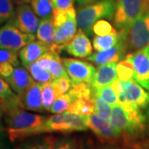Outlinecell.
I'll use <instances>...</instances> for the list:
<instances>
[{"mask_svg": "<svg viewBox=\"0 0 149 149\" xmlns=\"http://www.w3.org/2000/svg\"><path fill=\"white\" fill-rule=\"evenodd\" d=\"M87 129L86 117L75 115L68 111H65L48 117L42 124L36 128L12 134L8 136V138L11 142H15L43 133H60L68 134L74 132H82Z\"/></svg>", "mask_w": 149, "mask_h": 149, "instance_id": "6da1fadb", "label": "cell"}, {"mask_svg": "<svg viewBox=\"0 0 149 149\" xmlns=\"http://www.w3.org/2000/svg\"><path fill=\"white\" fill-rule=\"evenodd\" d=\"M115 11L114 0H97L83 6L76 13L77 27L86 35L92 34V27L96 22L102 18L111 19Z\"/></svg>", "mask_w": 149, "mask_h": 149, "instance_id": "7a4b0ae2", "label": "cell"}, {"mask_svg": "<svg viewBox=\"0 0 149 149\" xmlns=\"http://www.w3.org/2000/svg\"><path fill=\"white\" fill-rule=\"evenodd\" d=\"M115 11L113 17V24L118 31L128 30L149 6L143 0H114Z\"/></svg>", "mask_w": 149, "mask_h": 149, "instance_id": "3957f363", "label": "cell"}, {"mask_svg": "<svg viewBox=\"0 0 149 149\" xmlns=\"http://www.w3.org/2000/svg\"><path fill=\"white\" fill-rule=\"evenodd\" d=\"M146 121L147 118L143 112L138 114H131L119 104L112 108L110 122L115 128L121 131L122 134L123 133L130 137L138 135L143 131Z\"/></svg>", "mask_w": 149, "mask_h": 149, "instance_id": "277c9868", "label": "cell"}, {"mask_svg": "<svg viewBox=\"0 0 149 149\" xmlns=\"http://www.w3.org/2000/svg\"><path fill=\"white\" fill-rule=\"evenodd\" d=\"M47 116L37 114L24 110L21 107L12 109L4 115L8 135L36 128L47 119Z\"/></svg>", "mask_w": 149, "mask_h": 149, "instance_id": "5b68a950", "label": "cell"}, {"mask_svg": "<svg viewBox=\"0 0 149 149\" xmlns=\"http://www.w3.org/2000/svg\"><path fill=\"white\" fill-rule=\"evenodd\" d=\"M128 48L139 51L149 45V8L132 23L128 31Z\"/></svg>", "mask_w": 149, "mask_h": 149, "instance_id": "8992f818", "label": "cell"}, {"mask_svg": "<svg viewBox=\"0 0 149 149\" xmlns=\"http://www.w3.org/2000/svg\"><path fill=\"white\" fill-rule=\"evenodd\" d=\"M34 34L22 32L11 22L0 27V48L19 52L27 44L35 40Z\"/></svg>", "mask_w": 149, "mask_h": 149, "instance_id": "52a82bcc", "label": "cell"}, {"mask_svg": "<svg viewBox=\"0 0 149 149\" xmlns=\"http://www.w3.org/2000/svg\"><path fill=\"white\" fill-rule=\"evenodd\" d=\"M128 31V30L118 31L119 40L115 46L105 51L92 53L87 57V60L97 65H103L109 63H117L118 61L124 58L128 50L127 43Z\"/></svg>", "mask_w": 149, "mask_h": 149, "instance_id": "ba28073f", "label": "cell"}, {"mask_svg": "<svg viewBox=\"0 0 149 149\" xmlns=\"http://www.w3.org/2000/svg\"><path fill=\"white\" fill-rule=\"evenodd\" d=\"M61 61L72 85L80 83L91 85L96 71V68L91 63L73 58H62Z\"/></svg>", "mask_w": 149, "mask_h": 149, "instance_id": "9c48e42d", "label": "cell"}, {"mask_svg": "<svg viewBox=\"0 0 149 149\" xmlns=\"http://www.w3.org/2000/svg\"><path fill=\"white\" fill-rule=\"evenodd\" d=\"M125 57L129 58L133 62L134 80L149 91V45L139 51L127 54Z\"/></svg>", "mask_w": 149, "mask_h": 149, "instance_id": "30bf717a", "label": "cell"}, {"mask_svg": "<svg viewBox=\"0 0 149 149\" xmlns=\"http://www.w3.org/2000/svg\"><path fill=\"white\" fill-rule=\"evenodd\" d=\"M9 22L14 24L22 32L28 34H35L41 21L32 7L27 3L17 5L15 14Z\"/></svg>", "mask_w": 149, "mask_h": 149, "instance_id": "8fae6325", "label": "cell"}, {"mask_svg": "<svg viewBox=\"0 0 149 149\" xmlns=\"http://www.w3.org/2000/svg\"><path fill=\"white\" fill-rule=\"evenodd\" d=\"M86 124L95 136L105 142H114L122 135L121 131L115 128L110 121L103 119L95 113L86 117Z\"/></svg>", "mask_w": 149, "mask_h": 149, "instance_id": "7c38bea8", "label": "cell"}, {"mask_svg": "<svg viewBox=\"0 0 149 149\" xmlns=\"http://www.w3.org/2000/svg\"><path fill=\"white\" fill-rule=\"evenodd\" d=\"M123 90L126 99L133 105L140 109H144L149 105V92L136 80L133 79L128 81H121Z\"/></svg>", "mask_w": 149, "mask_h": 149, "instance_id": "4fadbf2b", "label": "cell"}, {"mask_svg": "<svg viewBox=\"0 0 149 149\" xmlns=\"http://www.w3.org/2000/svg\"><path fill=\"white\" fill-rule=\"evenodd\" d=\"M42 85L34 81L22 94L19 95L21 108L30 111L45 112L42 100Z\"/></svg>", "mask_w": 149, "mask_h": 149, "instance_id": "5bb4252c", "label": "cell"}, {"mask_svg": "<svg viewBox=\"0 0 149 149\" xmlns=\"http://www.w3.org/2000/svg\"><path fill=\"white\" fill-rule=\"evenodd\" d=\"M62 50L78 58H87L92 54V45L90 39L81 29H79L73 39L65 45Z\"/></svg>", "mask_w": 149, "mask_h": 149, "instance_id": "9a60e30c", "label": "cell"}, {"mask_svg": "<svg viewBox=\"0 0 149 149\" xmlns=\"http://www.w3.org/2000/svg\"><path fill=\"white\" fill-rule=\"evenodd\" d=\"M37 62L44 69L47 70L53 76L54 79L69 77L59 53L56 52L51 50L48 51L37 60Z\"/></svg>", "mask_w": 149, "mask_h": 149, "instance_id": "2e32d148", "label": "cell"}, {"mask_svg": "<svg viewBox=\"0 0 149 149\" xmlns=\"http://www.w3.org/2000/svg\"><path fill=\"white\" fill-rule=\"evenodd\" d=\"M51 50V46H48L40 41H32L27 44L18 52L22 65L27 68L33 62L37 61L42 55Z\"/></svg>", "mask_w": 149, "mask_h": 149, "instance_id": "e0dca14e", "label": "cell"}, {"mask_svg": "<svg viewBox=\"0 0 149 149\" xmlns=\"http://www.w3.org/2000/svg\"><path fill=\"white\" fill-rule=\"evenodd\" d=\"M76 13L74 8L70 13L67 20L62 25L56 28L55 45H56L62 51V48L65 45L69 43L76 34Z\"/></svg>", "mask_w": 149, "mask_h": 149, "instance_id": "ac0fdd59", "label": "cell"}, {"mask_svg": "<svg viewBox=\"0 0 149 149\" xmlns=\"http://www.w3.org/2000/svg\"><path fill=\"white\" fill-rule=\"evenodd\" d=\"M116 65V63H109L99 65L91 83L93 91H97L104 86L112 85L114 80H117Z\"/></svg>", "mask_w": 149, "mask_h": 149, "instance_id": "d6986e66", "label": "cell"}, {"mask_svg": "<svg viewBox=\"0 0 149 149\" xmlns=\"http://www.w3.org/2000/svg\"><path fill=\"white\" fill-rule=\"evenodd\" d=\"M10 85L12 90L17 95H21L34 82L31 74L24 66H17L13 73L6 80Z\"/></svg>", "mask_w": 149, "mask_h": 149, "instance_id": "ffe728a7", "label": "cell"}, {"mask_svg": "<svg viewBox=\"0 0 149 149\" xmlns=\"http://www.w3.org/2000/svg\"><path fill=\"white\" fill-rule=\"evenodd\" d=\"M56 27L54 26L52 17H47L41 19L39 27L36 32L37 40L48 46H52L55 44Z\"/></svg>", "mask_w": 149, "mask_h": 149, "instance_id": "44dd1931", "label": "cell"}, {"mask_svg": "<svg viewBox=\"0 0 149 149\" xmlns=\"http://www.w3.org/2000/svg\"><path fill=\"white\" fill-rule=\"evenodd\" d=\"M0 100L6 103L8 106V111L12 109L21 107L20 99L18 95H15L10 85L0 75Z\"/></svg>", "mask_w": 149, "mask_h": 149, "instance_id": "7402d4cb", "label": "cell"}, {"mask_svg": "<svg viewBox=\"0 0 149 149\" xmlns=\"http://www.w3.org/2000/svg\"><path fill=\"white\" fill-rule=\"evenodd\" d=\"M66 111L75 115L87 117L95 113V106L92 100L78 99L70 105Z\"/></svg>", "mask_w": 149, "mask_h": 149, "instance_id": "603a6c76", "label": "cell"}, {"mask_svg": "<svg viewBox=\"0 0 149 149\" xmlns=\"http://www.w3.org/2000/svg\"><path fill=\"white\" fill-rule=\"evenodd\" d=\"M119 40V33L114 30L109 34L104 36H96L93 39V46L96 52L105 51L115 46Z\"/></svg>", "mask_w": 149, "mask_h": 149, "instance_id": "cb8c5ba5", "label": "cell"}, {"mask_svg": "<svg viewBox=\"0 0 149 149\" xmlns=\"http://www.w3.org/2000/svg\"><path fill=\"white\" fill-rule=\"evenodd\" d=\"M61 95L54 84L53 80L42 85V100L43 109L45 111L50 110L54 101Z\"/></svg>", "mask_w": 149, "mask_h": 149, "instance_id": "d4e9b609", "label": "cell"}, {"mask_svg": "<svg viewBox=\"0 0 149 149\" xmlns=\"http://www.w3.org/2000/svg\"><path fill=\"white\" fill-rule=\"evenodd\" d=\"M30 3L39 18L44 19L52 16L54 10L52 0H31Z\"/></svg>", "mask_w": 149, "mask_h": 149, "instance_id": "484cf974", "label": "cell"}, {"mask_svg": "<svg viewBox=\"0 0 149 149\" xmlns=\"http://www.w3.org/2000/svg\"><path fill=\"white\" fill-rule=\"evenodd\" d=\"M56 141V139L54 136L48 135L27 142L17 149H54Z\"/></svg>", "mask_w": 149, "mask_h": 149, "instance_id": "4316f807", "label": "cell"}, {"mask_svg": "<svg viewBox=\"0 0 149 149\" xmlns=\"http://www.w3.org/2000/svg\"><path fill=\"white\" fill-rule=\"evenodd\" d=\"M91 100L95 106V113L104 120L110 121L112 113L111 105L109 104L100 96L96 95L95 92Z\"/></svg>", "mask_w": 149, "mask_h": 149, "instance_id": "83f0119b", "label": "cell"}, {"mask_svg": "<svg viewBox=\"0 0 149 149\" xmlns=\"http://www.w3.org/2000/svg\"><path fill=\"white\" fill-rule=\"evenodd\" d=\"M27 70L31 74L33 80L42 85L51 82L54 80L53 76L50 74L47 70H45L42 66H41L38 64L37 61L30 65Z\"/></svg>", "mask_w": 149, "mask_h": 149, "instance_id": "f1b7e54d", "label": "cell"}, {"mask_svg": "<svg viewBox=\"0 0 149 149\" xmlns=\"http://www.w3.org/2000/svg\"><path fill=\"white\" fill-rule=\"evenodd\" d=\"M118 79L120 81H128L134 79V67L132 61L128 57H124L116 65Z\"/></svg>", "mask_w": 149, "mask_h": 149, "instance_id": "f546056e", "label": "cell"}, {"mask_svg": "<svg viewBox=\"0 0 149 149\" xmlns=\"http://www.w3.org/2000/svg\"><path fill=\"white\" fill-rule=\"evenodd\" d=\"M75 100L74 97L70 92L60 95L54 101L49 112L52 113H60L66 111L70 105Z\"/></svg>", "mask_w": 149, "mask_h": 149, "instance_id": "4dcf8cb0", "label": "cell"}, {"mask_svg": "<svg viewBox=\"0 0 149 149\" xmlns=\"http://www.w3.org/2000/svg\"><path fill=\"white\" fill-rule=\"evenodd\" d=\"M93 91L96 95H98L99 96H100L102 99H104L112 107L118 104V97L117 92L111 85L104 86L97 91Z\"/></svg>", "mask_w": 149, "mask_h": 149, "instance_id": "1f68e13d", "label": "cell"}, {"mask_svg": "<svg viewBox=\"0 0 149 149\" xmlns=\"http://www.w3.org/2000/svg\"><path fill=\"white\" fill-rule=\"evenodd\" d=\"M14 3L12 0H0V24L10 21L15 14Z\"/></svg>", "mask_w": 149, "mask_h": 149, "instance_id": "d6a6232c", "label": "cell"}, {"mask_svg": "<svg viewBox=\"0 0 149 149\" xmlns=\"http://www.w3.org/2000/svg\"><path fill=\"white\" fill-rule=\"evenodd\" d=\"M18 52L7 49V48H0V63L2 62H9L13 66L20 65Z\"/></svg>", "mask_w": 149, "mask_h": 149, "instance_id": "836d02e7", "label": "cell"}, {"mask_svg": "<svg viewBox=\"0 0 149 149\" xmlns=\"http://www.w3.org/2000/svg\"><path fill=\"white\" fill-rule=\"evenodd\" d=\"M115 29L113 27L111 24L106 20L100 19L99 21H97L93 25L92 27V32L95 33L96 36H104L109 34L112 32H113Z\"/></svg>", "mask_w": 149, "mask_h": 149, "instance_id": "e575fe53", "label": "cell"}, {"mask_svg": "<svg viewBox=\"0 0 149 149\" xmlns=\"http://www.w3.org/2000/svg\"><path fill=\"white\" fill-rule=\"evenodd\" d=\"M53 82L61 95L69 92L72 87V82L70 77H61L54 79Z\"/></svg>", "mask_w": 149, "mask_h": 149, "instance_id": "d590c367", "label": "cell"}, {"mask_svg": "<svg viewBox=\"0 0 149 149\" xmlns=\"http://www.w3.org/2000/svg\"><path fill=\"white\" fill-rule=\"evenodd\" d=\"M54 149H77V143L72 138L56 139Z\"/></svg>", "mask_w": 149, "mask_h": 149, "instance_id": "8d00e7d4", "label": "cell"}, {"mask_svg": "<svg viewBox=\"0 0 149 149\" xmlns=\"http://www.w3.org/2000/svg\"><path fill=\"white\" fill-rule=\"evenodd\" d=\"M15 66L9 62H2L0 63V75L7 80L13 73Z\"/></svg>", "mask_w": 149, "mask_h": 149, "instance_id": "74e56055", "label": "cell"}, {"mask_svg": "<svg viewBox=\"0 0 149 149\" xmlns=\"http://www.w3.org/2000/svg\"><path fill=\"white\" fill-rule=\"evenodd\" d=\"M74 0H52L54 8L66 10L73 8Z\"/></svg>", "mask_w": 149, "mask_h": 149, "instance_id": "f35d334b", "label": "cell"}, {"mask_svg": "<svg viewBox=\"0 0 149 149\" xmlns=\"http://www.w3.org/2000/svg\"><path fill=\"white\" fill-rule=\"evenodd\" d=\"M8 106L6 103L3 100H0V119L5 115V113L8 112Z\"/></svg>", "mask_w": 149, "mask_h": 149, "instance_id": "ab89813d", "label": "cell"}, {"mask_svg": "<svg viewBox=\"0 0 149 149\" xmlns=\"http://www.w3.org/2000/svg\"><path fill=\"white\" fill-rule=\"evenodd\" d=\"M97 0H75V2L77 3V4L79 6H85L90 4V3H92L94 2H95Z\"/></svg>", "mask_w": 149, "mask_h": 149, "instance_id": "60d3db41", "label": "cell"}, {"mask_svg": "<svg viewBox=\"0 0 149 149\" xmlns=\"http://www.w3.org/2000/svg\"><path fill=\"white\" fill-rule=\"evenodd\" d=\"M17 5H22V4H27L29 3L31 0H12Z\"/></svg>", "mask_w": 149, "mask_h": 149, "instance_id": "b9f144b4", "label": "cell"}, {"mask_svg": "<svg viewBox=\"0 0 149 149\" xmlns=\"http://www.w3.org/2000/svg\"><path fill=\"white\" fill-rule=\"evenodd\" d=\"M104 149H140L138 148H121V147H116V146H107Z\"/></svg>", "mask_w": 149, "mask_h": 149, "instance_id": "7bdbcfd3", "label": "cell"}, {"mask_svg": "<svg viewBox=\"0 0 149 149\" xmlns=\"http://www.w3.org/2000/svg\"><path fill=\"white\" fill-rule=\"evenodd\" d=\"M5 130H6V128H4L3 124L0 122V135H1L3 133H4V132H5Z\"/></svg>", "mask_w": 149, "mask_h": 149, "instance_id": "ee69618b", "label": "cell"}, {"mask_svg": "<svg viewBox=\"0 0 149 149\" xmlns=\"http://www.w3.org/2000/svg\"><path fill=\"white\" fill-rule=\"evenodd\" d=\"M0 149H7L4 143L3 142H1V141H0Z\"/></svg>", "mask_w": 149, "mask_h": 149, "instance_id": "f6af8a7d", "label": "cell"}, {"mask_svg": "<svg viewBox=\"0 0 149 149\" xmlns=\"http://www.w3.org/2000/svg\"><path fill=\"white\" fill-rule=\"evenodd\" d=\"M146 118L149 121V105L148 106V109H147V114H146Z\"/></svg>", "mask_w": 149, "mask_h": 149, "instance_id": "bcb514c9", "label": "cell"}, {"mask_svg": "<svg viewBox=\"0 0 149 149\" xmlns=\"http://www.w3.org/2000/svg\"><path fill=\"white\" fill-rule=\"evenodd\" d=\"M144 2H145V3H147V4H148V5L149 6V0H143Z\"/></svg>", "mask_w": 149, "mask_h": 149, "instance_id": "7dc6e473", "label": "cell"}]
</instances>
